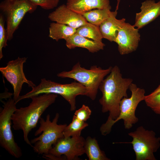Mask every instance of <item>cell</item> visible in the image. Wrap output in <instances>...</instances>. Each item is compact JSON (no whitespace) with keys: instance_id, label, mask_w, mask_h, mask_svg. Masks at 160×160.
I'll list each match as a JSON object with an SVG mask.
<instances>
[{"instance_id":"obj_1","label":"cell","mask_w":160,"mask_h":160,"mask_svg":"<svg viewBox=\"0 0 160 160\" xmlns=\"http://www.w3.org/2000/svg\"><path fill=\"white\" fill-rule=\"evenodd\" d=\"M132 81L131 79L123 78L117 65L112 67L109 75L103 80L99 88L102 94L99 102L102 112H109V116L100 128L106 127L118 118L120 101L124 97H128L127 91Z\"/></svg>"},{"instance_id":"obj_2","label":"cell","mask_w":160,"mask_h":160,"mask_svg":"<svg viewBox=\"0 0 160 160\" xmlns=\"http://www.w3.org/2000/svg\"><path fill=\"white\" fill-rule=\"evenodd\" d=\"M57 97V95L52 93L33 96L28 106L17 108L12 114V128L15 130L22 131L25 142L31 147L33 146L28 138L29 133L36 127L41 115L55 102Z\"/></svg>"},{"instance_id":"obj_3","label":"cell","mask_w":160,"mask_h":160,"mask_svg":"<svg viewBox=\"0 0 160 160\" xmlns=\"http://www.w3.org/2000/svg\"><path fill=\"white\" fill-rule=\"evenodd\" d=\"M31 88L30 91L20 95L16 103L22 100L43 94H54L61 96L69 103L71 111H73L76 108V97L79 95L86 96L88 92L87 89L78 82L62 84L47 80L45 78L41 79L38 85Z\"/></svg>"},{"instance_id":"obj_4","label":"cell","mask_w":160,"mask_h":160,"mask_svg":"<svg viewBox=\"0 0 160 160\" xmlns=\"http://www.w3.org/2000/svg\"><path fill=\"white\" fill-rule=\"evenodd\" d=\"M112 67L103 69L97 65L91 66L89 69L81 67L79 62L76 63L70 71L58 73L57 76L61 78L73 79L88 89L87 96L94 100L99 86L105 77L111 72Z\"/></svg>"},{"instance_id":"obj_5","label":"cell","mask_w":160,"mask_h":160,"mask_svg":"<svg viewBox=\"0 0 160 160\" xmlns=\"http://www.w3.org/2000/svg\"><path fill=\"white\" fill-rule=\"evenodd\" d=\"M59 116V113H56L52 121L50 120L49 114L47 115L45 119L40 118V126L34 135H41L30 141L32 144H34L33 148L35 152L39 155L48 154L53 145L59 139L64 136L63 132L67 125L57 124Z\"/></svg>"},{"instance_id":"obj_6","label":"cell","mask_w":160,"mask_h":160,"mask_svg":"<svg viewBox=\"0 0 160 160\" xmlns=\"http://www.w3.org/2000/svg\"><path fill=\"white\" fill-rule=\"evenodd\" d=\"M129 89L131 92V96L122 99L120 103L119 116L106 127L100 128L102 135L105 136L110 133L112 126L120 120H123L124 128L127 129L131 128L138 121V119L135 115V111L139 103L144 100L145 91L143 89L137 87L132 83L130 85Z\"/></svg>"},{"instance_id":"obj_7","label":"cell","mask_w":160,"mask_h":160,"mask_svg":"<svg viewBox=\"0 0 160 160\" xmlns=\"http://www.w3.org/2000/svg\"><path fill=\"white\" fill-rule=\"evenodd\" d=\"M132 138L129 142L121 143L132 144L136 160H156L154 153L160 146V138L156 136L155 132L140 126L134 132L128 133Z\"/></svg>"},{"instance_id":"obj_8","label":"cell","mask_w":160,"mask_h":160,"mask_svg":"<svg viewBox=\"0 0 160 160\" xmlns=\"http://www.w3.org/2000/svg\"><path fill=\"white\" fill-rule=\"evenodd\" d=\"M13 98H9L4 103L0 112V145L10 154L16 158L22 156L20 147L15 140L11 125V116L17 108Z\"/></svg>"},{"instance_id":"obj_9","label":"cell","mask_w":160,"mask_h":160,"mask_svg":"<svg viewBox=\"0 0 160 160\" xmlns=\"http://www.w3.org/2000/svg\"><path fill=\"white\" fill-rule=\"evenodd\" d=\"M37 6L28 0H4L0 4V10L6 22L8 39L11 40L25 14L32 13Z\"/></svg>"},{"instance_id":"obj_10","label":"cell","mask_w":160,"mask_h":160,"mask_svg":"<svg viewBox=\"0 0 160 160\" xmlns=\"http://www.w3.org/2000/svg\"><path fill=\"white\" fill-rule=\"evenodd\" d=\"M84 138L81 136L59 139L44 158L49 160H78L85 153Z\"/></svg>"},{"instance_id":"obj_11","label":"cell","mask_w":160,"mask_h":160,"mask_svg":"<svg viewBox=\"0 0 160 160\" xmlns=\"http://www.w3.org/2000/svg\"><path fill=\"white\" fill-rule=\"evenodd\" d=\"M27 58L20 57L15 60L10 61L7 65L0 68V71L3 75L12 86L13 99L16 103L18 100L24 83L27 84L31 88L36 87V85L26 77L23 71V65Z\"/></svg>"},{"instance_id":"obj_12","label":"cell","mask_w":160,"mask_h":160,"mask_svg":"<svg viewBox=\"0 0 160 160\" xmlns=\"http://www.w3.org/2000/svg\"><path fill=\"white\" fill-rule=\"evenodd\" d=\"M140 40L138 29L125 22L118 31L115 42L118 44L120 54L123 55L135 51Z\"/></svg>"},{"instance_id":"obj_13","label":"cell","mask_w":160,"mask_h":160,"mask_svg":"<svg viewBox=\"0 0 160 160\" xmlns=\"http://www.w3.org/2000/svg\"><path fill=\"white\" fill-rule=\"evenodd\" d=\"M48 18L51 21L63 24L77 29L88 22L81 15L62 4L49 14Z\"/></svg>"},{"instance_id":"obj_14","label":"cell","mask_w":160,"mask_h":160,"mask_svg":"<svg viewBox=\"0 0 160 160\" xmlns=\"http://www.w3.org/2000/svg\"><path fill=\"white\" fill-rule=\"evenodd\" d=\"M141 11L136 14L134 26L142 28L160 15V1L156 3L154 0H147L142 3Z\"/></svg>"},{"instance_id":"obj_15","label":"cell","mask_w":160,"mask_h":160,"mask_svg":"<svg viewBox=\"0 0 160 160\" xmlns=\"http://www.w3.org/2000/svg\"><path fill=\"white\" fill-rule=\"evenodd\" d=\"M66 5L81 15L93 9L111 8L109 0H67Z\"/></svg>"},{"instance_id":"obj_16","label":"cell","mask_w":160,"mask_h":160,"mask_svg":"<svg viewBox=\"0 0 160 160\" xmlns=\"http://www.w3.org/2000/svg\"><path fill=\"white\" fill-rule=\"evenodd\" d=\"M117 10L112 12L110 16L99 26L103 38L115 42L119 29L125 23V19L116 18Z\"/></svg>"},{"instance_id":"obj_17","label":"cell","mask_w":160,"mask_h":160,"mask_svg":"<svg viewBox=\"0 0 160 160\" xmlns=\"http://www.w3.org/2000/svg\"><path fill=\"white\" fill-rule=\"evenodd\" d=\"M65 41L66 47L70 49L81 47L86 49L92 53L103 49L105 46L102 41L88 39L76 33L70 36Z\"/></svg>"},{"instance_id":"obj_18","label":"cell","mask_w":160,"mask_h":160,"mask_svg":"<svg viewBox=\"0 0 160 160\" xmlns=\"http://www.w3.org/2000/svg\"><path fill=\"white\" fill-rule=\"evenodd\" d=\"M76 29L63 24L52 23L49 25V36L57 41L62 39L65 40L76 33Z\"/></svg>"},{"instance_id":"obj_19","label":"cell","mask_w":160,"mask_h":160,"mask_svg":"<svg viewBox=\"0 0 160 160\" xmlns=\"http://www.w3.org/2000/svg\"><path fill=\"white\" fill-rule=\"evenodd\" d=\"M84 152L89 160H109L104 152L100 148L95 138L88 136L85 139Z\"/></svg>"},{"instance_id":"obj_20","label":"cell","mask_w":160,"mask_h":160,"mask_svg":"<svg viewBox=\"0 0 160 160\" xmlns=\"http://www.w3.org/2000/svg\"><path fill=\"white\" fill-rule=\"evenodd\" d=\"M111 8L97 9L85 12L81 14L87 22L99 26L111 15Z\"/></svg>"},{"instance_id":"obj_21","label":"cell","mask_w":160,"mask_h":160,"mask_svg":"<svg viewBox=\"0 0 160 160\" xmlns=\"http://www.w3.org/2000/svg\"><path fill=\"white\" fill-rule=\"evenodd\" d=\"M76 33L92 40L102 41L103 36L99 26L87 22L76 29Z\"/></svg>"},{"instance_id":"obj_22","label":"cell","mask_w":160,"mask_h":160,"mask_svg":"<svg viewBox=\"0 0 160 160\" xmlns=\"http://www.w3.org/2000/svg\"><path fill=\"white\" fill-rule=\"evenodd\" d=\"M88 125L87 123L79 120L74 115L71 122L63 131V136L65 137L80 136L82 130Z\"/></svg>"},{"instance_id":"obj_23","label":"cell","mask_w":160,"mask_h":160,"mask_svg":"<svg viewBox=\"0 0 160 160\" xmlns=\"http://www.w3.org/2000/svg\"><path fill=\"white\" fill-rule=\"evenodd\" d=\"M144 100L146 105L155 113L160 115V91H153L145 95Z\"/></svg>"},{"instance_id":"obj_24","label":"cell","mask_w":160,"mask_h":160,"mask_svg":"<svg viewBox=\"0 0 160 160\" xmlns=\"http://www.w3.org/2000/svg\"><path fill=\"white\" fill-rule=\"evenodd\" d=\"M5 19L3 15L0 14V60L3 57L2 52L3 48H5L7 45L8 40L6 29L4 27Z\"/></svg>"},{"instance_id":"obj_25","label":"cell","mask_w":160,"mask_h":160,"mask_svg":"<svg viewBox=\"0 0 160 160\" xmlns=\"http://www.w3.org/2000/svg\"><path fill=\"white\" fill-rule=\"evenodd\" d=\"M32 4L40 6L42 8L49 10L53 9L58 5L59 0H28Z\"/></svg>"},{"instance_id":"obj_26","label":"cell","mask_w":160,"mask_h":160,"mask_svg":"<svg viewBox=\"0 0 160 160\" xmlns=\"http://www.w3.org/2000/svg\"><path fill=\"white\" fill-rule=\"evenodd\" d=\"M91 112L88 106L83 104L81 108L75 111L74 115L79 120L85 122L90 118Z\"/></svg>"},{"instance_id":"obj_27","label":"cell","mask_w":160,"mask_h":160,"mask_svg":"<svg viewBox=\"0 0 160 160\" xmlns=\"http://www.w3.org/2000/svg\"><path fill=\"white\" fill-rule=\"evenodd\" d=\"M160 91V84L158 87L153 91L155 92H157Z\"/></svg>"},{"instance_id":"obj_28","label":"cell","mask_w":160,"mask_h":160,"mask_svg":"<svg viewBox=\"0 0 160 160\" xmlns=\"http://www.w3.org/2000/svg\"><path fill=\"white\" fill-rule=\"evenodd\" d=\"M117 0V7L116 8V10H117L118 9L119 4V3L120 1V0Z\"/></svg>"},{"instance_id":"obj_29","label":"cell","mask_w":160,"mask_h":160,"mask_svg":"<svg viewBox=\"0 0 160 160\" xmlns=\"http://www.w3.org/2000/svg\"><path fill=\"white\" fill-rule=\"evenodd\" d=\"M10 0V1H12V0Z\"/></svg>"}]
</instances>
